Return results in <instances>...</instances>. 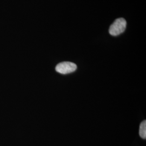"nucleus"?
Segmentation results:
<instances>
[{
  "instance_id": "f257e3e1",
  "label": "nucleus",
  "mask_w": 146,
  "mask_h": 146,
  "mask_svg": "<svg viewBox=\"0 0 146 146\" xmlns=\"http://www.w3.org/2000/svg\"><path fill=\"white\" fill-rule=\"evenodd\" d=\"M127 26V22L123 18H119L115 20L110 26L109 33L112 36H117L123 33Z\"/></svg>"
},
{
  "instance_id": "f03ea898",
  "label": "nucleus",
  "mask_w": 146,
  "mask_h": 146,
  "mask_svg": "<svg viewBox=\"0 0 146 146\" xmlns=\"http://www.w3.org/2000/svg\"><path fill=\"white\" fill-rule=\"evenodd\" d=\"M77 69L76 64L70 62H63L58 63L56 66L55 70L58 73L62 74H67L73 73Z\"/></svg>"
},
{
  "instance_id": "7ed1b4c3",
  "label": "nucleus",
  "mask_w": 146,
  "mask_h": 146,
  "mask_svg": "<svg viewBox=\"0 0 146 146\" xmlns=\"http://www.w3.org/2000/svg\"><path fill=\"white\" fill-rule=\"evenodd\" d=\"M139 135L141 138L146 139V121L144 120L141 122L139 129Z\"/></svg>"
}]
</instances>
